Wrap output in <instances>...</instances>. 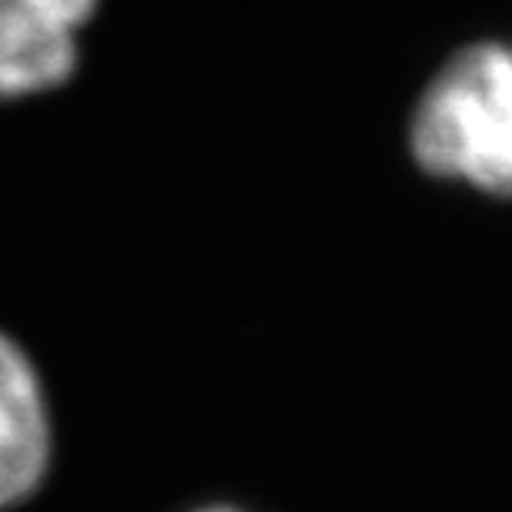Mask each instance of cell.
<instances>
[{
  "instance_id": "obj_1",
  "label": "cell",
  "mask_w": 512,
  "mask_h": 512,
  "mask_svg": "<svg viewBox=\"0 0 512 512\" xmlns=\"http://www.w3.org/2000/svg\"><path fill=\"white\" fill-rule=\"evenodd\" d=\"M409 150L429 177L512 197V44L446 60L413 110Z\"/></svg>"
},
{
  "instance_id": "obj_2",
  "label": "cell",
  "mask_w": 512,
  "mask_h": 512,
  "mask_svg": "<svg viewBox=\"0 0 512 512\" xmlns=\"http://www.w3.org/2000/svg\"><path fill=\"white\" fill-rule=\"evenodd\" d=\"M54 463V419L37 363L0 330V512L27 503Z\"/></svg>"
},
{
  "instance_id": "obj_3",
  "label": "cell",
  "mask_w": 512,
  "mask_h": 512,
  "mask_svg": "<svg viewBox=\"0 0 512 512\" xmlns=\"http://www.w3.org/2000/svg\"><path fill=\"white\" fill-rule=\"evenodd\" d=\"M77 67V27L24 0H0V104L54 94Z\"/></svg>"
},
{
  "instance_id": "obj_4",
  "label": "cell",
  "mask_w": 512,
  "mask_h": 512,
  "mask_svg": "<svg viewBox=\"0 0 512 512\" xmlns=\"http://www.w3.org/2000/svg\"><path fill=\"white\" fill-rule=\"evenodd\" d=\"M24 4L47 10V14H54L57 20H64V24L77 30H84L100 10V0H24Z\"/></svg>"
},
{
  "instance_id": "obj_5",
  "label": "cell",
  "mask_w": 512,
  "mask_h": 512,
  "mask_svg": "<svg viewBox=\"0 0 512 512\" xmlns=\"http://www.w3.org/2000/svg\"><path fill=\"white\" fill-rule=\"evenodd\" d=\"M203 512H237V509H203Z\"/></svg>"
}]
</instances>
